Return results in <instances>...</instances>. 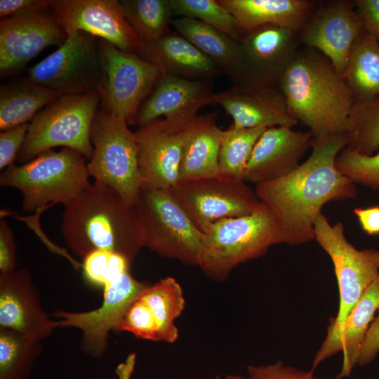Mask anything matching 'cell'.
Here are the masks:
<instances>
[{
  "mask_svg": "<svg viewBox=\"0 0 379 379\" xmlns=\"http://www.w3.org/2000/svg\"><path fill=\"white\" fill-rule=\"evenodd\" d=\"M248 379H317L314 371H300L283 361H277L267 365H249L247 368Z\"/></svg>",
  "mask_w": 379,
  "mask_h": 379,
  "instance_id": "cell-40",
  "label": "cell"
},
{
  "mask_svg": "<svg viewBox=\"0 0 379 379\" xmlns=\"http://www.w3.org/2000/svg\"><path fill=\"white\" fill-rule=\"evenodd\" d=\"M345 147L357 154L371 156L379 149V98L355 102L350 114Z\"/></svg>",
  "mask_w": 379,
  "mask_h": 379,
  "instance_id": "cell-34",
  "label": "cell"
},
{
  "mask_svg": "<svg viewBox=\"0 0 379 379\" xmlns=\"http://www.w3.org/2000/svg\"><path fill=\"white\" fill-rule=\"evenodd\" d=\"M124 15L144 46L168 32L173 14L170 0H121Z\"/></svg>",
  "mask_w": 379,
  "mask_h": 379,
  "instance_id": "cell-31",
  "label": "cell"
},
{
  "mask_svg": "<svg viewBox=\"0 0 379 379\" xmlns=\"http://www.w3.org/2000/svg\"><path fill=\"white\" fill-rule=\"evenodd\" d=\"M86 159L70 148L49 149L27 163L4 170L0 185L20 190L23 209L27 212L58 203L65 205L90 182Z\"/></svg>",
  "mask_w": 379,
  "mask_h": 379,
  "instance_id": "cell-5",
  "label": "cell"
},
{
  "mask_svg": "<svg viewBox=\"0 0 379 379\" xmlns=\"http://www.w3.org/2000/svg\"><path fill=\"white\" fill-rule=\"evenodd\" d=\"M61 96L60 93L28 77L1 85V131L28 123L42 108Z\"/></svg>",
  "mask_w": 379,
  "mask_h": 379,
  "instance_id": "cell-28",
  "label": "cell"
},
{
  "mask_svg": "<svg viewBox=\"0 0 379 379\" xmlns=\"http://www.w3.org/2000/svg\"><path fill=\"white\" fill-rule=\"evenodd\" d=\"M347 145V135L312 139L308 159L274 180L255 184L259 201L267 205L284 225L290 246L314 239V222L328 202L354 199L356 185L335 166Z\"/></svg>",
  "mask_w": 379,
  "mask_h": 379,
  "instance_id": "cell-1",
  "label": "cell"
},
{
  "mask_svg": "<svg viewBox=\"0 0 379 379\" xmlns=\"http://www.w3.org/2000/svg\"><path fill=\"white\" fill-rule=\"evenodd\" d=\"M279 88L290 114L312 139L347 135L354 98L342 74L324 55L300 46Z\"/></svg>",
  "mask_w": 379,
  "mask_h": 379,
  "instance_id": "cell-2",
  "label": "cell"
},
{
  "mask_svg": "<svg viewBox=\"0 0 379 379\" xmlns=\"http://www.w3.org/2000/svg\"><path fill=\"white\" fill-rule=\"evenodd\" d=\"M379 352V308L377 316L371 322L361 345L357 365L367 366L371 364Z\"/></svg>",
  "mask_w": 379,
  "mask_h": 379,
  "instance_id": "cell-44",
  "label": "cell"
},
{
  "mask_svg": "<svg viewBox=\"0 0 379 379\" xmlns=\"http://www.w3.org/2000/svg\"><path fill=\"white\" fill-rule=\"evenodd\" d=\"M171 24L177 33L208 57L233 84L239 81L242 63L239 41L193 18H178Z\"/></svg>",
  "mask_w": 379,
  "mask_h": 379,
  "instance_id": "cell-27",
  "label": "cell"
},
{
  "mask_svg": "<svg viewBox=\"0 0 379 379\" xmlns=\"http://www.w3.org/2000/svg\"><path fill=\"white\" fill-rule=\"evenodd\" d=\"M265 129L235 128L231 126L224 131L218 157L220 174L244 180L253 149Z\"/></svg>",
  "mask_w": 379,
  "mask_h": 379,
  "instance_id": "cell-33",
  "label": "cell"
},
{
  "mask_svg": "<svg viewBox=\"0 0 379 379\" xmlns=\"http://www.w3.org/2000/svg\"><path fill=\"white\" fill-rule=\"evenodd\" d=\"M170 74L192 80H207L221 73L215 63L178 33L171 31L146 44L139 55Z\"/></svg>",
  "mask_w": 379,
  "mask_h": 379,
  "instance_id": "cell-24",
  "label": "cell"
},
{
  "mask_svg": "<svg viewBox=\"0 0 379 379\" xmlns=\"http://www.w3.org/2000/svg\"><path fill=\"white\" fill-rule=\"evenodd\" d=\"M234 17L244 33L277 25L299 33L317 7L310 0H218Z\"/></svg>",
  "mask_w": 379,
  "mask_h": 379,
  "instance_id": "cell-25",
  "label": "cell"
},
{
  "mask_svg": "<svg viewBox=\"0 0 379 379\" xmlns=\"http://www.w3.org/2000/svg\"><path fill=\"white\" fill-rule=\"evenodd\" d=\"M312 142L309 131H296L286 126L266 128L253 149L244 181L258 184L286 175L300 164Z\"/></svg>",
  "mask_w": 379,
  "mask_h": 379,
  "instance_id": "cell-21",
  "label": "cell"
},
{
  "mask_svg": "<svg viewBox=\"0 0 379 379\" xmlns=\"http://www.w3.org/2000/svg\"><path fill=\"white\" fill-rule=\"evenodd\" d=\"M27 77L62 95L98 91L102 79L99 39L82 31L30 67Z\"/></svg>",
  "mask_w": 379,
  "mask_h": 379,
  "instance_id": "cell-11",
  "label": "cell"
},
{
  "mask_svg": "<svg viewBox=\"0 0 379 379\" xmlns=\"http://www.w3.org/2000/svg\"><path fill=\"white\" fill-rule=\"evenodd\" d=\"M139 298L152 312L159 330L160 341L173 343L178 338L175 319L185 309V300L181 286L172 277L147 286Z\"/></svg>",
  "mask_w": 379,
  "mask_h": 379,
  "instance_id": "cell-30",
  "label": "cell"
},
{
  "mask_svg": "<svg viewBox=\"0 0 379 379\" xmlns=\"http://www.w3.org/2000/svg\"><path fill=\"white\" fill-rule=\"evenodd\" d=\"M314 239L332 260L339 289V307L329 320L326 338L335 335L366 288L379 277V251L359 250L347 240L343 224L331 225L320 213L314 222Z\"/></svg>",
  "mask_w": 379,
  "mask_h": 379,
  "instance_id": "cell-9",
  "label": "cell"
},
{
  "mask_svg": "<svg viewBox=\"0 0 379 379\" xmlns=\"http://www.w3.org/2000/svg\"><path fill=\"white\" fill-rule=\"evenodd\" d=\"M41 350L39 341L0 328V379H28Z\"/></svg>",
  "mask_w": 379,
  "mask_h": 379,
  "instance_id": "cell-32",
  "label": "cell"
},
{
  "mask_svg": "<svg viewBox=\"0 0 379 379\" xmlns=\"http://www.w3.org/2000/svg\"><path fill=\"white\" fill-rule=\"evenodd\" d=\"M225 379H246L241 375H227L225 376Z\"/></svg>",
  "mask_w": 379,
  "mask_h": 379,
  "instance_id": "cell-47",
  "label": "cell"
},
{
  "mask_svg": "<svg viewBox=\"0 0 379 379\" xmlns=\"http://www.w3.org/2000/svg\"><path fill=\"white\" fill-rule=\"evenodd\" d=\"M54 0H0L1 20L50 9Z\"/></svg>",
  "mask_w": 379,
  "mask_h": 379,
  "instance_id": "cell-42",
  "label": "cell"
},
{
  "mask_svg": "<svg viewBox=\"0 0 379 379\" xmlns=\"http://www.w3.org/2000/svg\"><path fill=\"white\" fill-rule=\"evenodd\" d=\"M117 330L130 332L139 338L160 341L157 321L148 306L139 297L126 312Z\"/></svg>",
  "mask_w": 379,
  "mask_h": 379,
  "instance_id": "cell-38",
  "label": "cell"
},
{
  "mask_svg": "<svg viewBox=\"0 0 379 379\" xmlns=\"http://www.w3.org/2000/svg\"><path fill=\"white\" fill-rule=\"evenodd\" d=\"M279 244L289 245L288 235L272 210L260 201L251 214L208 227L198 266L211 279L222 281L239 265L265 255Z\"/></svg>",
  "mask_w": 379,
  "mask_h": 379,
  "instance_id": "cell-4",
  "label": "cell"
},
{
  "mask_svg": "<svg viewBox=\"0 0 379 379\" xmlns=\"http://www.w3.org/2000/svg\"><path fill=\"white\" fill-rule=\"evenodd\" d=\"M99 48L100 106L123 118L128 124H136L142 104L165 73L139 55L122 51L105 40L99 39Z\"/></svg>",
  "mask_w": 379,
  "mask_h": 379,
  "instance_id": "cell-10",
  "label": "cell"
},
{
  "mask_svg": "<svg viewBox=\"0 0 379 379\" xmlns=\"http://www.w3.org/2000/svg\"><path fill=\"white\" fill-rule=\"evenodd\" d=\"M67 38L51 8L1 20V77L20 72L44 49L60 47Z\"/></svg>",
  "mask_w": 379,
  "mask_h": 379,
  "instance_id": "cell-15",
  "label": "cell"
},
{
  "mask_svg": "<svg viewBox=\"0 0 379 379\" xmlns=\"http://www.w3.org/2000/svg\"><path fill=\"white\" fill-rule=\"evenodd\" d=\"M342 76L355 102L379 98V42L364 30L352 47Z\"/></svg>",
  "mask_w": 379,
  "mask_h": 379,
  "instance_id": "cell-29",
  "label": "cell"
},
{
  "mask_svg": "<svg viewBox=\"0 0 379 379\" xmlns=\"http://www.w3.org/2000/svg\"><path fill=\"white\" fill-rule=\"evenodd\" d=\"M244 84L279 88L281 79L301 46L298 34L277 25L244 32L240 39Z\"/></svg>",
  "mask_w": 379,
  "mask_h": 379,
  "instance_id": "cell-13",
  "label": "cell"
},
{
  "mask_svg": "<svg viewBox=\"0 0 379 379\" xmlns=\"http://www.w3.org/2000/svg\"><path fill=\"white\" fill-rule=\"evenodd\" d=\"M378 308L379 277L364 291L338 333L325 338L314 357L312 370L314 371L320 363L342 352V367L335 379L349 377L357 366L361 345Z\"/></svg>",
  "mask_w": 379,
  "mask_h": 379,
  "instance_id": "cell-23",
  "label": "cell"
},
{
  "mask_svg": "<svg viewBox=\"0 0 379 379\" xmlns=\"http://www.w3.org/2000/svg\"><path fill=\"white\" fill-rule=\"evenodd\" d=\"M29 123L1 131L0 133V169L13 165L25 142Z\"/></svg>",
  "mask_w": 379,
  "mask_h": 379,
  "instance_id": "cell-39",
  "label": "cell"
},
{
  "mask_svg": "<svg viewBox=\"0 0 379 379\" xmlns=\"http://www.w3.org/2000/svg\"><path fill=\"white\" fill-rule=\"evenodd\" d=\"M339 172L355 185L379 190V152L365 156L343 148L335 159Z\"/></svg>",
  "mask_w": 379,
  "mask_h": 379,
  "instance_id": "cell-37",
  "label": "cell"
},
{
  "mask_svg": "<svg viewBox=\"0 0 379 379\" xmlns=\"http://www.w3.org/2000/svg\"><path fill=\"white\" fill-rule=\"evenodd\" d=\"M216 117V113L197 116L190 122L183 146L180 180L220 174L218 157L224 131L218 126Z\"/></svg>",
  "mask_w": 379,
  "mask_h": 379,
  "instance_id": "cell-26",
  "label": "cell"
},
{
  "mask_svg": "<svg viewBox=\"0 0 379 379\" xmlns=\"http://www.w3.org/2000/svg\"><path fill=\"white\" fill-rule=\"evenodd\" d=\"M147 285L135 279L127 271L103 287L101 305L88 312L58 311L54 314L58 327H74L82 331L84 351L95 358L105 351L109 333L117 330L126 312Z\"/></svg>",
  "mask_w": 379,
  "mask_h": 379,
  "instance_id": "cell-14",
  "label": "cell"
},
{
  "mask_svg": "<svg viewBox=\"0 0 379 379\" xmlns=\"http://www.w3.org/2000/svg\"><path fill=\"white\" fill-rule=\"evenodd\" d=\"M136 362V354L130 353L125 360L121 362L115 369L118 379H131Z\"/></svg>",
  "mask_w": 379,
  "mask_h": 379,
  "instance_id": "cell-46",
  "label": "cell"
},
{
  "mask_svg": "<svg viewBox=\"0 0 379 379\" xmlns=\"http://www.w3.org/2000/svg\"><path fill=\"white\" fill-rule=\"evenodd\" d=\"M362 230L368 234H379V206L356 208L353 211Z\"/></svg>",
  "mask_w": 379,
  "mask_h": 379,
  "instance_id": "cell-45",
  "label": "cell"
},
{
  "mask_svg": "<svg viewBox=\"0 0 379 379\" xmlns=\"http://www.w3.org/2000/svg\"><path fill=\"white\" fill-rule=\"evenodd\" d=\"M317 379H319V378H317Z\"/></svg>",
  "mask_w": 379,
  "mask_h": 379,
  "instance_id": "cell-48",
  "label": "cell"
},
{
  "mask_svg": "<svg viewBox=\"0 0 379 379\" xmlns=\"http://www.w3.org/2000/svg\"><path fill=\"white\" fill-rule=\"evenodd\" d=\"M244 180L221 174L180 180L167 189L194 225L204 233L213 223L251 214L260 202Z\"/></svg>",
  "mask_w": 379,
  "mask_h": 379,
  "instance_id": "cell-12",
  "label": "cell"
},
{
  "mask_svg": "<svg viewBox=\"0 0 379 379\" xmlns=\"http://www.w3.org/2000/svg\"><path fill=\"white\" fill-rule=\"evenodd\" d=\"M133 205L142 227L143 247L182 264L198 266L204 233L168 190L142 184Z\"/></svg>",
  "mask_w": 379,
  "mask_h": 379,
  "instance_id": "cell-6",
  "label": "cell"
},
{
  "mask_svg": "<svg viewBox=\"0 0 379 379\" xmlns=\"http://www.w3.org/2000/svg\"><path fill=\"white\" fill-rule=\"evenodd\" d=\"M192 120L164 119L135 133L142 184L169 189L179 182L184 142Z\"/></svg>",
  "mask_w": 379,
  "mask_h": 379,
  "instance_id": "cell-17",
  "label": "cell"
},
{
  "mask_svg": "<svg viewBox=\"0 0 379 379\" xmlns=\"http://www.w3.org/2000/svg\"><path fill=\"white\" fill-rule=\"evenodd\" d=\"M51 10L67 36L82 31L126 53L140 55L142 50L119 1L54 0Z\"/></svg>",
  "mask_w": 379,
  "mask_h": 379,
  "instance_id": "cell-16",
  "label": "cell"
},
{
  "mask_svg": "<svg viewBox=\"0 0 379 379\" xmlns=\"http://www.w3.org/2000/svg\"><path fill=\"white\" fill-rule=\"evenodd\" d=\"M130 266L121 255L100 249L89 253L81 264L86 280L102 287L128 271Z\"/></svg>",
  "mask_w": 379,
  "mask_h": 379,
  "instance_id": "cell-36",
  "label": "cell"
},
{
  "mask_svg": "<svg viewBox=\"0 0 379 379\" xmlns=\"http://www.w3.org/2000/svg\"><path fill=\"white\" fill-rule=\"evenodd\" d=\"M353 1H333L317 6L298 33L300 45L317 50L342 74L353 44L364 31Z\"/></svg>",
  "mask_w": 379,
  "mask_h": 379,
  "instance_id": "cell-18",
  "label": "cell"
},
{
  "mask_svg": "<svg viewBox=\"0 0 379 379\" xmlns=\"http://www.w3.org/2000/svg\"><path fill=\"white\" fill-rule=\"evenodd\" d=\"M91 140L93 153L87 163L90 176L133 204L142 183L135 133L125 119L100 106L92 124Z\"/></svg>",
  "mask_w": 379,
  "mask_h": 379,
  "instance_id": "cell-8",
  "label": "cell"
},
{
  "mask_svg": "<svg viewBox=\"0 0 379 379\" xmlns=\"http://www.w3.org/2000/svg\"><path fill=\"white\" fill-rule=\"evenodd\" d=\"M101 103L98 91L62 95L41 109L29 123L17 160L27 163L56 147L70 148L90 160L93 153L92 124Z\"/></svg>",
  "mask_w": 379,
  "mask_h": 379,
  "instance_id": "cell-7",
  "label": "cell"
},
{
  "mask_svg": "<svg viewBox=\"0 0 379 379\" xmlns=\"http://www.w3.org/2000/svg\"><path fill=\"white\" fill-rule=\"evenodd\" d=\"M61 231L71 251L83 259L93 251L107 250L121 255L131 265L143 247L133 204L96 180L64 205Z\"/></svg>",
  "mask_w": 379,
  "mask_h": 379,
  "instance_id": "cell-3",
  "label": "cell"
},
{
  "mask_svg": "<svg viewBox=\"0 0 379 379\" xmlns=\"http://www.w3.org/2000/svg\"><path fill=\"white\" fill-rule=\"evenodd\" d=\"M214 93L206 80H192L164 74L142 104L136 124L144 126L159 120L190 121L203 106L211 105Z\"/></svg>",
  "mask_w": 379,
  "mask_h": 379,
  "instance_id": "cell-22",
  "label": "cell"
},
{
  "mask_svg": "<svg viewBox=\"0 0 379 379\" xmlns=\"http://www.w3.org/2000/svg\"><path fill=\"white\" fill-rule=\"evenodd\" d=\"M58 327L42 310L29 272L22 269L0 273V328L40 341Z\"/></svg>",
  "mask_w": 379,
  "mask_h": 379,
  "instance_id": "cell-19",
  "label": "cell"
},
{
  "mask_svg": "<svg viewBox=\"0 0 379 379\" xmlns=\"http://www.w3.org/2000/svg\"><path fill=\"white\" fill-rule=\"evenodd\" d=\"M364 29L379 42V0L353 1Z\"/></svg>",
  "mask_w": 379,
  "mask_h": 379,
  "instance_id": "cell-43",
  "label": "cell"
},
{
  "mask_svg": "<svg viewBox=\"0 0 379 379\" xmlns=\"http://www.w3.org/2000/svg\"><path fill=\"white\" fill-rule=\"evenodd\" d=\"M16 246L11 227L4 220L0 222V270L8 273L15 270Z\"/></svg>",
  "mask_w": 379,
  "mask_h": 379,
  "instance_id": "cell-41",
  "label": "cell"
},
{
  "mask_svg": "<svg viewBox=\"0 0 379 379\" xmlns=\"http://www.w3.org/2000/svg\"><path fill=\"white\" fill-rule=\"evenodd\" d=\"M211 105L221 106L232 118L235 128H292L298 124L277 87L233 84L214 93Z\"/></svg>",
  "mask_w": 379,
  "mask_h": 379,
  "instance_id": "cell-20",
  "label": "cell"
},
{
  "mask_svg": "<svg viewBox=\"0 0 379 379\" xmlns=\"http://www.w3.org/2000/svg\"><path fill=\"white\" fill-rule=\"evenodd\" d=\"M173 14L196 19L240 41L244 34L233 15L215 0H170Z\"/></svg>",
  "mask_w": 379,
  "mask_h": 379,
  "instance_id": "cell-35",
  "label": "cell"
}]
</instances>
